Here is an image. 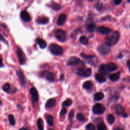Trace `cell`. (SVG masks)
I'll use <instances>...</instances> for the list:
<instances>
[{"label":"cell","mask_w":130,"mask_h":130,"mask_svg":"<svg viewBox=\"0 0 130 130\" xmlns=\"http://www.w3.org/2000/svg\"><path fill=\"white\" fill-rule=\"evenodd\" d=\"M120 37V33L118 31L110 33V34L105 38V44L110 47L118 43Z\"/></svg>","instance_id":"6da1fadb"},{"label":"cell","mask_w":130,"mask_h":130,"mask_svg":"<svg viewBox=\"0 0 130 130\" xmlns=\"http://www.w3.org/2000/svg\"><path fill=\"white\" fill-rule=\"evenodd\" d=\"M51 53L56 56H61L63 54V49L57 44H52L49 46Z\"/></svg>","instance_id":"7a4b0ae2"},{"label":"cell","mask_w":130,"mask_h":130,"mask_svg":"<svg viewBox=\"0 0 130 130\" xmlns=\"http://www.w3.org/2000/svg\"><path fill=\"white\" fill-rule=\"evenodd\" d=\"M99 53L103 56H105L108 55L111 51V49L110 46L107 45L105 44H101L99 45L97 49Z\"/></svg>","instance_id":"3957f363"},{"label":"cell","mask_w":130,"mask_h":130,"mask_svg":"<svg viewBox=\"0 0 130 130\" xmlns=\"http://www.w3.org/2000/svg\"><path fill=\"white\" fill-rule=\"evenodd\" d=\"M105 108L104 106L103 105L101 104H96L93 107V112L98 115H101L103 114L105 112Z\"/></svg>","instance_id":"277c9868"},{"label":"cell","mask_w":130,"mask_h":130,"mask_svg":"<svg viewBox=\"0 0 130 130\" xmlns=\"http://www.w3.org/2000/svg\"><path fill=\"white\" fill-rule=\"evenodd\" d=\"M55 36L57 39L61 42H64L66 40V32L62 30H57L55 32Z\"/></svg>","instance_id":"5b68a950"},{"label":"cell","mask_w":130,"mask_h":130,"mask_svg":"<svg viewBox=\"0 0 130 130\" xmlns=\"http://www.w3.org/2000/svg\"><path fill=\"white\" fill-rule=\"evenodd\" d=\"M76 73L77 74L79 75L80 76L87 77L89 76L91 73H92V70H91V69L90 68H87V69L82 68V69H77Z\"/></svg>","instance_id":"8992f818"},{"label":"cell","mask_w":130,"mask_h":130,"mask_svg":"<svg viewBox=\"0 0 130 130\" xmlns=\"http://www.w3.org/2000/svg\"><path fill=\"white\" fill-rule=\"evenodd\" d=\"M115 110L117 114L120 115L124 118L128 116L127 114L125 112V109L121 105H117L115 107Z\"/></svg>","instance_id":"52a82bcc"},{"label":"cell","mask_w":130,"mask_h":130,"mask_svg":"<svg viewBox=\"0 0 130 130\" xmlns=\"http://www.w3.org/2000/svg\"><path fill=\"white\" fill-rule=\"evenodd\" d=\"M30 94L32 95V101L33 103H36L39 100V95L37 89L35 87L30 89Z\"/></svg>","instance_id":"ba28073f"},{"label":"cell","mask_w":130,"mask_h":130,"mask_svg":"<svg viewBox=\"0 0 130 130\" xmlns=\"http://www.w3.org/2000/svg\"><path fill=\"white\" fill-rule=\"evenodd\" d=\"M96 79L100 83H103L106 80V76L105 74L103 73H97L95 75Z\"/></svg>","instance_id":"9c48e42d"},{"label":"cell","mask_w":130,"mask_h":130,"mask_svg":"<svg viewBox=\"0 0 130 130\" xmlns=\"http://www.w3.org/2000/svg\"><path fill=\"white\" fill-rule=\"evenodd\" d=\"M21 18L24 22H29L31 20V17L29 14V13L25 10L21 11L20 13Z\"/></svg>","instance_id":"30bf717a"},{"label":"cell","mask_w":130,"mask_h":130,"mask_svg":"<svg viewBox=\"0 0 130 130\" xmlns=\"http://www.w3.org/2000/svg\"><path fill=\"white\" fill-rule=\"evenodd\" d=\"M81 61L79 59L75 57H71L67 62L68 66H75V65L78 64Z\"/></svg>","instance_id":"8fae6325"},{"label":"cell","mask_w":130,"mask_h":130,"mask_svg":"<svg viewBox=\"0 0 130 130\" xmlns=\"http://www.w3.org/2000/svg\"><path fill=\"white\" fill-rule=\"evenodd\" d=\"M17 75L19 77V78L20 81V83L22 85V86L24 87L25 85V78H24V76L23 74V72L20 70H17L16 71Z\"/></svg>","instance_id":"7c38bea8"},{"label":"cell","mask_w":130,"mask_h":130,"mask_svg":"<svg viewBox=\"0 0 130 130\" xmlns=\"http://www.w3.org/2000/svg\"><path fill=\"white\" fill-rule=\"evenodd\" d=\"M98 30L99 32L103 35H106L110 34V33H111L112 31L111 29L104 27V26H101V27H100L98 28Z\"/></svg>","instance_id":"4fadbf2b"},{"label":"cell","mask_w":130,"mask_h":130,"mask_svg":"<svg viewBox=\"0 0 130 130\" xmlns=\"http://www.w3.org/2000/svg\"><path fill=\"white\" fill-rule=\"evenodd\" d=\"M106 66V69L109 72H113L116 71L118 68V67L117 65L113 63H109Z\"/></svg>","instance_id":"5bb4252c"},{"label":"cell","mask_w":130,"mask_h":130,"mask_svg":"<svg viewBox=\"0 0 130 130\" xmlns=\"http://www.w3.org/2000/svg\"><path fill=\"white\" fill-rule=\"evenodd\" d=\"M17 55L18 57V59L19 61L21 64H23L24 63V59L23 56L22 51L19 47H17Z\"/></svg>","instance_id":"9a60e30c"},{"label":"cell","mask_w":130,"mask_h":130,"mask_svg":"<svg viewBox=\"0 0 130 130\" xmlns=\"http://www.w3.org/2000/svg\"><path fill=\"white\" fill-rule=\"evenodd\" d=\"M56 104V100L55 98H52L48 100L46 103V107L47 108H53Z\"/></svg>","instance_id":"2e32d148"},{"label":"cell","mask_w":130,"mask_h":130,"mask_svg":"<svg viewBox=\"0 0 130 130\" xmlns=\"http://www.w3.org/2000/svg\"><path fill=\"white\" fill-rule=\"evenodd\" d=\"M121 76V72H118L109 76L110 79L112 81H116L119 80Z\"/></svg>","instance_id":"e0dca14e"},{"label":"cell","mask_w":130,"mask_h":130,"mask_svg":"<svg viewBox=\"0 0 130 130\" xmlns=\"http://www.w3.org/2000/svg\"><path fill=\"white\" fill-rule=\"evenodd\" d=\"M36 42L38 43V44L39 45L40 47L42 49H44L45 48L46 46H47V43L43 39L39 38H38L36 39Z\"/></svg>","instance_id":"ac0fdd59"},{"label":"cell","mask_w":130,"mask_h":130,"mask_svg":"<svg viewBox=\"0 0 130 130\" xmlns=\"http://www.w3.org/2000/svg\"><path fill=\"white\" fill-rule=\"evenodd\" d=\"M66 19V15L64 14H62L61 15H60V16L58 18V19L57 21V24L59 26L62 25L64 23Z\"/></svg>","instance_id":"d6986e66"},{"label":"cell","mask_w":130,"mask_h":130,"mask_svg":"<svg viewBox=\"0 0 130 130\" xmlns=\"http://www.w3.org/2000/svg\"><path fill=\"white\" fill-rule=\"evenodd\" d=\"M82 86L83 88L86 90H90L93 87V84L92 81H87L83 83Z\"/></svg>","instance_id":"ffe728a7"},{"label":"cell","mask_w":130,"mask_h":130,"mask_svg":"<svg viewBox=\"0 0 130 130\" xmlns=\"http://www.w3.org/2000/svg\"><path fill=\"white\" fill-rule=\"evenodd\" d=\"M37 22L39 24H46L48 23L49 22V19L47 17H41L38 18L37 20Z\"/></svg>","instance_id":"44dd1931"},{"label":"cell","mask_w":130,"mask_h":130,"mask_svg":"<svg viewBox=\"0 0 130 130\" xmlns=\"http://www.w3.org/2000/svg\"><path fill=\"white\" fill-rule=\"evenodd\" d=\"M104 98V95L101 92L97 93L94 95V100L96 101H100L103 100Z\"/></svg>","instance_id":"7402d4cb"},{"label":"cell","mask_w":130,"mask_h":130,"mask_svg":"<svg viewBox=\"0 0 130 130\" xmlns=\"http://www.w3.org/2000/svg\"><path fill=\"white\" fill-rule=\"evenodd\" d=\"M46 79L50 82H54L55 80V75L53 73H49L46 75Z\"/></svg>","instance_id":"603a6c76"},{"label":"cell","mask_w":130,"mask_h":130,"mask_svg":"<svg viewBox=\"0 0 130 130\" xmlns=\"http://www.w3.org/2000/svg\"><path fill=\"white\" fill-rule=\"evenodd\" d=\"M46 122L48 125L53 126L54 125V118L51 115H48L46 118Z\"/></svg>","instance_id":"cb8c5ba5"},{"label":"cell","mask_w":130,"mask_h":130,"mask_svg":"<svg viewBox=\"0 0 130 130\" xmlns=\"http://www.w3.org/2000/svg\"><path fill=\"white\" fill-rule=\"evenodd\" d=\"M95 28H96V25L94 23H89L87 25L86 27V29L87 31L90 33L93 32L95 31Z\"/></svg>","instance_id":"d4e9b609"},{"label":"cell","mask_w":130,"mask_h":130,"mask_svg":"<svg viewBox=\"0 0 130 130\" xmlns=\"http://www.w3.org/2000/svg\"><path fill=\"white\" fill-rule=\"evenodd\" d=\"M79 40H80V42L84 45H87L88 44V42H89L88 38L85 36H82L80 38Z\"/></svg>","instance_id":"484cf974"},{"label":"cell","mask_w":130,"mask_h":130,"mask_svg":"<svg viewBox=\"0 0 130 130\" xmlns=\"http://www.w3.org/2000/svg\"><path fill=\"white\" fill-rule=\"evenodd\" d=\"M107 120L108 123L110 125L113 124L115 122V120L114 116L111 114H109L108 115Z\"/></svg>","instance_id":"4316f807"},{"label":"cell","mask_w":130,"mask_h":130,"mask_svg":"<svg viewBox=\"0 0 130 130\" xmlns=\"http://www.w3.org/2000/svg\"><path fill=\"white\" fill-rule=\"evenodd\" d=\"M8 119H9V123L11 126H14L15 125L16 121H15V119L14 118V117L13 116V115L12 114L9 115L8 116Z\"/></svg>","instance_id":"83f0119b"},{"label":"cell","mask_w":130,"mask_h":130,"mask_svg":"<svg viewBox=\"0 0 130 130\" xmlns=\"http://www.w3.org/2000/svg\"><path fill=\"white\" fill-rule=\"evenodd\" d=\"M99 71L101 73H103L105 74H106L107 73V71H108L107 69H106V66L105 65H104V64L101 65V66H100Z\"/></svg>","instance_id":"f1b7e54d"},{"label":"cell","mask_w":130,"mask_h":130,"mask_svg":"<svg viewBox=\"0 0 130 130\" xmlns=\"http://www.w3.org/2000/svg\"><path fill=\"white\" fill-rule=\"evenodd\" d=\"M51 7L53 10L55 11H58L61 9V6L60 4L56 3H53L51 5Z\"/></svg>","instance_id":"f546056e"},{"label":"cell","mask_w":130,"mask_h":130,"mask_svg":"<svg viewBox=\"0 0 130 130\" xmlns=\"http://www.w3.org/2000/svg\"><path fill=\"white\" fill-rule=\"evenodd\" d=\"M72 104V101L71 99H68L66 100H65L62 103V106L63 107H69Z\"/></svg>","instance_id":"4dcf8cb0"},{"label":"cell","mask_w":130,"mask_h":130,"mask_svg":"<svg viewBox=\"0 0 130 130\" xmlns=\"http://www.w3.org/2000/svg\"><path fill=\"white\" fill-rule=\"evenodd\" d=\"M76 119L78 121H79L80 122H83L85 120V116L82 113H79L77 114Z\"/></svg>","instance_id":"1f68e13d"},{"label":"cell","mask_w":130,"mask_h":130,"mask_svg":"<svg viewBox=\"0 0 130 130\" xmlns=\"http://www.w3.org/2000/svg\"><path fill=\"white\" fill-rule=\"evenodd\" d=\"M42 119H39L37 121V126L39 130H43V123Z\"/></svg>","instance_id":"d6a6232c"},{"label":"cell","mask_w":130,"mask_h":130,"mask_svg":"<svg viewBox=\"0 0 130 130\" xmlns=\"http://www.w3.org/2000/svg\"><path fill=\"white\" fill-rule=\"evenodd\" d=\"M98 130H106L107 129L105 125L103 122L100 123L98 125Z\"/></svg>","instance_id":"836d02e7"},{"label":"cell","mask_w":130,"mask_h":130,"mask_svg":"<svg viewBox=\"0 0 130 130\" xmlns=\"http://www.w3.org/2000/svg\"><path fill=\"white\" fill-rule=\"evenodd\" d=\"M95 8L98 11H101L103 7V5L101 2H97L95 5Z\"/></svg>","instance_id":"e575fe53"},{"label":"cell","mask_w":130,"mask_h":130,"mask_svg":"<svg viewBox=\"0 0 130 130\" xmlns=\"http://www.w3.org/2000/svg\"><path fill=\"white\" fill-rule=\"evenodd\" d=\"M3 89L5 91V92L10 93V85L9 83H6L3 87Z\"/></svg>","instance_id":"d590c367"},{"label":"cell","mask_w":130,"mask_h":130,"mask_svg":"<svg viewBox=\"0 0 130 130\" xmlns=\"http://www.w3.org/2000/svg\"><path fill=\"white\" fill-rule=\"evenodd\" d=\"M81 56L82 58H84V59H85L86 60H91V59H94L95 57V56H92V55H86L84 54V53H81Z\"/></svg>","instance_id":"8d00e7d4"},{"label":"cell","mask_w":130,"mask_h":130,"mask_svg":"<svg viewBox=\"0 0 130 130\" xmlns=\"http://www.w3.org/2000/svg\"><path fill=\"white\" fill-rule=\"evenodd\" d=\"M86 130H94L95 127L93 124H89L86 127Z\"/></svg>","instance_id":"74e56055"},{"label":"cell","mask_w":130,"mask_h":130,"mask_svg":"<svg viewBox=\"0 0 130 130\" xmlns=\"http://www.w3.org/2000/svg\"><path fill=\"white\" fill-rule=\"evenodd\" d=\"M67 109H66V108H63V109L61 110V112H60V115H65V114H66L67 113Z\"/></svg>","instance_id":"f35d334b"},{"label":"cell","mask_w":130,"mask_h":130,"mask_svg":"<svg viewBox=\"0 0 130 130\" xmlns=\"http://www.w3.org/2000/svg\"><path fill=\"white\" fill-rule=\"evenodd\" d=\"M74 115V111L72 110L71 111L70 113H69V119L71 120L72 119V118H73V116Z\"/></svg>","instance_id":"ab89813d"},{"label":"cell","mask_w":130,"mask_h":130,"mask_svg":"<svg viewBox=\"0 0 130 130\" xmlns=\"http://www.w3.org/2000/svg\"><path fill=\"white\" fill-rule=\"evenodd\" d=\"M114 3L115 5H120L121 3H122V0H114Z\"/></svg>","instance_id":"60d3db41"},{"label":"cell","mask_w":130,"mask_h":130,"mask_svg":"<svg viewBox=\"0 0 130 130\" xmlns=\"http://www.w3.org/2000/svg\"><path fill=\"white\" fill-rule=\"evenodd\" d=\"M4 66L3 64V59L2 58H0V67H2Z\"/></svg>","instance_id":"b9f144b4"},{"label":"cell","mask_w":130,"mask_h":130,"mask_svg":"<svg viewBox=\"0 0 130 130\" xmlns=\"http://www.w3.org/2000/svg\"><path fill=\"white\" fill-rule=\"evenodd\" d=\"M127 66L130 71V60H128V61L127 62Z\"/></svg>","instance_id":"7bdbcfd3"},{"label":"cell","mask_w":130,"mask_h":130,"mask_svg":"<svg viewBox=\"0 0 130 130\" xmlns=\"http://www.w3.org/2000/svg\"><path fill=\"white\" fill-rule=\"evenodd\" d=\"M0 41H4V39L3 36L1 34H0Z\"/></svg>","instance_id":"ee69618b"},{"label":"cell","mask_w":130,"mask_h":130,"mask_svg":"<svg viewBox=\"0 0 130 130\" xmlns=\"http://www.w3.org/2000/svg\"><path fill=\"white\" fill-rule=\"evenodd\" d=\"M114 130H123V129H122V128H120V127H116V128H114Z\"/></svg>","instance_id":"f6af8a7d"},{"label":"cell","mask_w":130,"mask_h":130,"mask_svg":"<svg viewBox=\"0 0 130 130\" xmlns=\"http://www.w3.org/2000/svg\"><path fill=\"white\" fill-rule=\"evenodd\" d=\"M88 1H89V2H93L94 0H88Z\"/></svg>","instance_id":"bcb514c9"},{"label":"cell","mask_w":130,"mask_h":130,"mask_svg":"<svg viewBox=\"0 0 130 130\" xmlns=\"http://www.w3.org/2000/svg\"><path fill=\"white\" fill-rule=\"evenodd\" d=\"M2 101L1 100H0V106L2 105Z\"/></svg>","instance_id":"7dc6e473"},{"label":"cell","mask_w":130,"mask_h":130,"mask_svg":"<svg viewBox=\"0 0 130 130\" xmlns=\"http://www.w3.org/2000/svg\"><path fill=\"white\" fill-rule=\"evenodd\" d=\"M128 1L129 3H130V0H128Z\"/></svg>","instance_id":"c3c4849f"},{"label":"cell","mask_w":130,"mask_h":130,"mask_svg":"<svg viewBox=\"0 0 130 130\" xmlns=\"http://www.w3.org/2000/svg\"></svg>","instance_id":"681fc988"}]
</instances>
